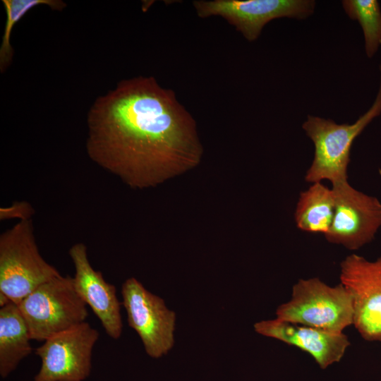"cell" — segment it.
<instances>
[{"label":"cell","mask_w":381,"mask_h":381,"mask_svg":"<svg viewBox=\"0 0 381 381\" xmlns=\"http://www.w3.org/2000/svg\"><path fill=\"white\" fill-rule=\"evenodd\" d=\"M87 126L89 157L133 188L157 186L202 157L195 120L152 76L122 80L99 97Z\"/></svg>","instance_id":"cell-1"},{"label":"cell","mask_w":381,"mask_h":381,"mask_svg":"<svg viewBox=\"0 0 381 381\" xmlns=\"http://www.w3.org/2000/svg\"><path fill=\"white\" fill-rule=\"evenodd\" d=\"M380 85L372 107L353 123L338 124L332 119L308 115L302 128L313 142L314 158L305 176L309 183L329 180L332 184L346 181L353 140L381 114Z\"/></svg>","instance_id":"cell-2"},{"label":"cell","mask_w":381,"mask_h":381,"mask_svg":"<svg viewBox=\"0 0 381 381\" xmlns=\"http://www.w3.org/2000/svg\"><path fill=\"white\" fill-rule=\"evenodd\" d=\"M61 275L41 255L32 219L19 221L0 236V291L19 303L41 284Z\"/></svg>","instance_id":"cell-3"},{"label":"cell","mask_w":381,"mask_h":381,"mask_svg":"<svg viewBox=\"0 0 381 381\" xmlns=\"http://www.w3.org/2000/svg\"><path fill=\"white\" fill-rule=\"evenodd\" d=\"M277 318L332 333L353 325V301L340 283L330 286L318 278L299 279L291 299L276 310Z\"/></svg>","instance_id":"cell-4"},{"label":"cell","mask_w":381,"mask_h":381,"mask_svg":"<svg viewBox=\"0 0 381 381\" xmlns=\"http://www.w3.org/2000/svg\"><path fill=\"white\" fill-rule=\"evenodd\" d=\"M18 306L31 339L40 341L86 322L88 317L87 305L68 275L41 284Z\"/></svg>","instance_id":"cell-5"},{"label":"cell","mask_w":381,"mask_h":381,"mask_svg":"<svg viewBox=\"0 0 381 381\" xmlns=\"http://www.w3.org/2000/svg\"><path fill=\"white\" fill-rule=\"evenodd\" d=\"M121 295L128 325L140 338L147 354L158 358L168 353L174 345L175 312L135 277L123 283Z\"/></svg>","instance_id":"cell-6"},{"label":"cell","mask_w":381,"mask_h":381,"mask_svg":"<svg viewBox=\"0 0 381 381\" xmlns=\"http://www.w3.org/2000/svg\"><path fill=\"white\" fill-rule=\"evenodd\" d=\"M98 331L87 321L59 332L35 349L41 359L34 381H83L91 373Z\"/></svg>","instance_id":"cell-7"},{"label":"cell","mask_w":381,"mask_h":381,"mask_svg":"<svg viewBox=\"0 0 381 381\" xmlns=\"http://www.w3.org/2000/svg\"><path fill=\"white\" fill-rule=\"evenodd\" d=\"M200 18L220 16L249 42L256 40L265 25L279 18L303 20L315 10L313 0H212L194 1Z\"/></svg>","instance_id":"cell-8"},{"label":"cell","mask_w":381,"mask_h":381,"mask_svg":"<svg viewBox=\"0 0 381 381\" xmlns=\"http://www.w3.org/2000/svg\"><path fill=\"white\" fill-rule=\"evenodd\" d=\"M334 215L326 239L350 250L371 242L381 226V202L343 181L332 184Z\"/></svg>","instance_id":"cell-9"},{"label":"cell","mask_w":381,"mask_h":381,"mask_svg":"<svg viewBox=\"0 0 381 381\" xmlns=\"http://www.w3.org/2000/svg\"><path fill=\"white\" fill-rule=\"evenodd\" d=\"M340 267L341 284L352 297L353 325L365 340L381 341V256L371 262L351 254Z\"/></svg>","instance_id":"cell-10"},{"label":"cell","mask_w":381,"mask_h":381,"mask_svg":"<svg viewBox=\"0 0 381 381\" xmlns=\"http://www.w3.org/2000/svg\"><path fill=\"white\" fill-rule=\"evenodd\" d=\"M75 274V289L86 305L99 320L105 332L114 339H119L123 330V322L116 287L108 283L101 272L91 265L83 243L73 245L69 250Z\"/></svg>","instance_id":"cell-11"},{"label":"cell","mask_w":381,"mask_h":381,"mask_svg":"<svg viewBox=\"0 0 381 381\" xmlns=\"http://www.w3.org/2000/svg\"><path fill=\"white\" fill-rule=\"evenodd\" d=\"M254 329L308 353L322 369L339 362L350 344L344 333H332L278 318L258 322Z\"/></svg>","instance_id":"cell-12"},{"label":"cell","mask_w":381,"mask_h":381,"mask_svg":"<svg viewBox=\"0 0 381 381\" xmlns=\"http://www.w3.org/2000/svg\"><path fill=\"white\" fill-rule=\"evenodd\" d=\"M28 326L13 302L0 308V375L8 377L32 351Z\"/></svg>","instance_id":"cell-13"},{"label":"cell","mask_w":381,"mask_h":381,"mask_svg":"<svg viewBox=\"0 0 381 381\" xmlns=\"http://www.w3.org/2000/svg\"><path fill=\"white\" fill-rule=\"evenodd\" d=\"M334 191L321 182L300 193L295 211L297 227L304 231L327 234L334 215Z\"/></svg>","instance_id":"cell-14"},{"label":"cell","mask_w":381,"mask_h":381,"mask_svg":"<svg viewBox=\"0 0 381 381\" xmlns=\"http://www.w3.org/2000/svg\"><path fill=\"white\" fill-rule=\"evenodd\" d=\"M346 15L361 25L367 56L371 58L381 45V10L376 0H344Z\"/></svg>","instance_id":"cell-15"},{"label":"cell","mask_w":381,"mask_h":381,"mask_svg":"<svg viewBox=\"0 0 381 381\" xmlns=\"http://www.w3.org/2000/svg\"><path fill=\"white\" fill-rule=\"evenodd\" d=\"M6 13V20L2 42L0 47V69L3 71L9 64L13 56L10 37L14 25L30 9L38 5H47L54 10L61 11L66 4L59 0H3Z\"/></svg>","instance_id":"cell-16"},{"label":"cell","mask_w":381,"mask_h":381,"mask_svg":"<svg viewBox=\"0 0 381 381\" xmlns=\"http://www.w3.org/2000/svg\"><path fill=\"white\" fill-rule=\"evenodd\" d=\"M35 210L26 201H16L8 207L0 208V219H18L19 221L32 219Z\"/></svg>","instance_id":"cell-17"},{"label":"cell","mask_w":381,"mask_h":381,"mask_svg":"<svg viewBox=\"0 0 381 381\" xmlns=\"http://www.w3.org/2000/svg\"><path fill=\"white\" fill-rule=\"evenodd\" d=\"M11 300L5 294L0 291V306L4 307L11 303Z\"/></svg>","instance_id":"cell-18"}]
</instances>
